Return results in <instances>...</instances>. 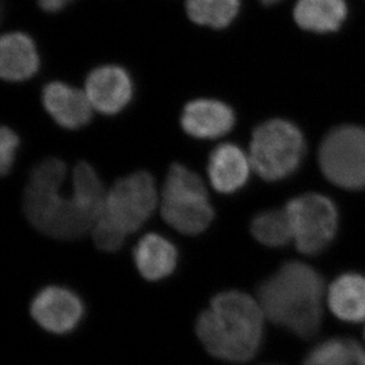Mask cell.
Here are the masks:
<instances>
[{
  "label": "cell",
  "mask_w": 365,
  "mask_h": 365,
  "mask_svg": "<svg viewBox=\"0 0 365 365\" xmlns=\"http://www.w3.org/2000/svg\"><path fill=\"white\" fill-rule=\"evenodd\" d=\"M19 138L12 129L7 127L0 130V173L1 175H7L14 167L19 147Z\"/></svg>",
  "instance_id": "obj_21"
},
{
  "label": "cell",
  "mask_w": 365,
  "mask_h": 365,
  "mask_svg": "<svg viewBox=\"0 0 365 365\" xmlns=\"http://www.w3.org/2000/svg\"><path fill=\"white\" fill-rule=\"evenodd\" d=\"M39 69L35 41L23 32H10L0 41V75L7 82H24Z\"/></svg>",
  "instance_id": "obj_14"
},
{
  "label": "cell",
  "mask_w": 365,
  "mask_h": 365,
  "mask_svg": "<svg viewBox=\"0 0 365 365\" xmlns=\"http://www.w3.org/2000/svg\"><path fill=\"white\" fill-rule=\"evenodd\" d=\"M293 14L304 30L327 34L341 28L348 7L344 0H298Z\"/></svg>",
  "instance_id": "obj_17"
},
{
  "label": "cell",
  "mask_w": 365,
  "mask_h": 365,
  "mask_svg": "<svg viewBox=\"0 0 365 365\" xmlns=\"http://www.w3.org/2000/svg\"><path fill=\"white\" fill-rule=\"evenodd\" d=\"M41 10L48 14H56L69 6L75 0H37Z\"/></svg>",
  "instance_id": "obj_22"
},
{
  "label": "cell",
  "mask_w": 365,
  "mask_h": 365,
  "mask_svg": "<svg viewBox=\"0 0 365 365\" xmlns=\"http://www.w3.org/2000/svg\"><path fill=\"white\" fill-rule=\"evenodd\" d=\"M327 304L336 317L349 323L365 319V278L346 273L334 280L327 292Z\"/></svg>",
  "instance_id": "obj_16"
},
{
  "label": "cell",
  "mask_w": 365,
  "mask_h": 365,
  "mask_svg": "<svg viewBox=\"0 0 365 365\" xmlns=\"http://www.w3.org/2000/svg\"><path fill=\"white\" fill-rule=\"evenodd\" d=\"M251 168L250 156L242 148L233 143H222L210 153L207 174L214 190L232 194L246 185Z\"/></svg>",
  "instance_id": "obj_13"
},
{
  "label": "cell",
  "mask_w": 365,
  "mask_h": 365,
  "mask_svg": "<svg viewBox=\"0 0 365 365\" xmlns=\"http://www.w3.org/2000/svg\"><path fill=\"white\" fill-rule=\"evenodd\" d=\"M45 110L56 123L76 130L91 121L93 108L86 91L62 82L48 83L41 93Z\"/></svg>",
  "instance_id": "obj_11"
},
{
  "label": "cell",
  "mask_w": 365,
  "mask_h": 365,
  "mask_svg": "<svg viewBox=\"0 0 365 365\" xmlns=\"http://www.w3.org/2000/svg\"><path fill=\"white\" fill-rule=\"evenodd\" d=\"M323 298L319 273L299 262H286L258 289L265 317L304 338L314 336L321 327Z\"/></svg>",
  "instance_id": "obj_3"
},
{
  "label": "cell",
  "mask_w": 365,
  "mask_h": 365,
  "mask_svg": "<svg viewBox=\"0 0 365 365\" xmlns=\"http://www.w3.org/2000/svg\"><path fill=\"white\" fill-rule=\"evenodd\" d=\"M31 316L44 330L55 334L75 330L84 316L80 297L62 286H48L32 299Z\"/></svg>",
  "instance_id": "obj_9"
},
{
  "label": "cell",
  "mask_w": 365,
  "mask_h": 365,
  "mask_svg": "<svg viewBox=\"0 0 365 365\" xmlns=\"http://www.w3.org/2000/svg\"><path fill=\"white\" fill-rule=\"evenodd\" d=\"M235 124V115L227 104L210 98L192 101L183 108L181 127L199 140H215L227 135Z\"/></svg>",
  "instance_id": "obj_12"
},
{
  "label": "cell",
  "mask_w": 365,
  "mask_h": 365,
  "mask_svg": "<svg viewBox=\"0 0 365 365\" xmlns=\"http://www.w3.org/2000/svg\"><path fill=\"white\" fill-rule=\"evenodd\" d=\"M84 91L93 110L116 115L130 103L134 84L130 75L121 66H102L88 75Z\"/></svg>",
  "instance_id": "obj_10"
},
{
  "label": "cell",
  "mask_w": 365,
  "mask_h": 365,
  "mask_svg": "<svg viewBox=\"0 0 365 365\" xmlns=\"http://www.w3.org/2000/svg\"><path fill=\"white\" fill-rule=\"evenodd\" d=\"M293 240L304 255H318L334 240L338 213L330 199L321 194H304L285 207Z\"/></svg>",
  "instance_id": "obj_8"
},
{
  "label": "cell",
  "mask_w": 365,
  "mask_h": 365,
  "mask_svg": "<svg viewBox=\"0 0 365 365\" xmlns=\"http://www.w3.org/2000/svg\"><path fill=\"white\" fill-rule=\"evenodd\" d=\"M251 232L260 244L283 247L293 240L292 228L286 210H266L255 215Z\"/></svg>",
  "instance_id": "obj_20"
},
{
  "label": "cell",
  "mask_w": 365,
  "mask_h": 365,
  "mask_svg": "<svg viewBox=\"0 0 365 365\" xmlns=\"http://www.w3.org/2000/svg\"><path fill=\"white\" fill-rule=\"evenodd\" d=\"M159 202L152 174L138 170L122 178L108 190L103 213L91 230L101 251L120 250L128 235L138 231L152 217Z\"/></svg>",
  "instance_id": "obj_4"
},
{
  "label": "cell",
  "mask_w": 365,
  "mask_h": 365,
  "mask_svg": "<svg viewBox=\"0 0 365 365\" xmlns=\"http://www.w3.org/2000/svg\"><path fill=\"white\" fill-rule=\"evenodd\" d=\"M322 172L345 190L365 187V129L341 125L327 135L319 149Z\"/></svg>",
  "instance_id": "obj_7"
},
{
  "label": "cell",
  "mask_w": 365,
  "mask_h": 365,
  "mask_svg": "<svg viewBox=\"0 0 365 365\" xmlns=\"http://www.w3.org/2000/svg\"><path fill=\"white\" fill-rule=\"evenodd\" d=\"M66 165L48 158L32 169L23 208L29 222L43 235L75 240L91 232L103 213L108 190L93 165L81 161L73 170V192L63 195Z\"/></svg>",
  "instance_id": "obj_1"
},
{
  "label": "cell",
  "mask_w": 365,
  "mask_h": 365,
  "mask_svg": "<svg viewBox=\"0 0 365 365\" xmlns=\"http://www.w3.org/2000/svg\"><path fill=\"white\" fill-rule=\"evenodd\" d=\"M240 0H186V12L195 24L227 28L238 16Z\"/></svg>",
  "instance_id": "obj_18"
},
{
  "label": "cell",
  "mask_w": 365,
  "mask_h": 365,
  "mask_svg": "<svg viewBox=\"0 0 365 365\" xmlns=\"http://www.w3.org/2000/svg\"><path fill=\"white\" fill-rule=\"evenodd\" d=\"M265 314L258 300L240 291L221 292L210 300L197 322V337L210 355L245 363L258 352Z\"/></svg>",
  "instance_id": "obj_2"
},
{
  "label": "cell",
  "mask_w": 365,
  "mask_h": 365,
  "mask_svg": "<svg viewBox=\"0 0 365 365\" xmlns=\"http://www.w3.org/2000/svg\"><path fill=\"white\" fill-rule=\"evenodd\" d=\"M305 152L303 135L294 124L272 120L255 128L250 145L252 168L267 181L291 175Z\"/></svg>",
  "instance_id": "obj_6"
},
{
  "label": "cell",
  "mask_w": 365,
  "mask_h": 365,
  "mask_svg": "<svg viewBox=\"0 0 365 365\" xmlns=\"http://www.w3.org/2000/svg\"><path fill=\"white\" fill-rule=\"evenodd\" d=\"M262 4L265 5H274V4L279 3L282 0H260Z\"/></svg>",
  "instance_id": "obj_23"
},
{
  "label": "cell",
  "mask_w": 365,
  "mask_h": 365,
  "mask_svg": "<svg viewBox=\"0 0 365 365\" xmlns=\"http://www.w3.org/2000/svg\"><path fill=\"white\" fill-rule=\"evenodd\" d=\"M160 206L163 220L182 235H200L214 219L213 207L202 179L181 163L170 165Z\"/></svg>",
  "instance_id": "obj_5"
},
{
  "label": "cell",
  "mask_w": 365,
  "mask_h": 365,
  "mask_svg": "<svg viewBox=\"0 0 365 365\" xmlns=\"http://www.w3.org/2000/svg\"><path fill=\"white\" fill-rule=\"evenodd\" d=\"M179 253L173 242L163 235L149 233L134 248V262L138 272L149 282L170 276L178 265Z\"/></svg>",
  "instance_id": "obj_15"
},
{
  "label": "cell",
  "mask_w": 365,
  "mask_h": 365,
  "mask_svg": "<svg viewBox=\"0 0 365 365\" xmlns=\"http://www.w3.org/2000/svg\"><path fill=\"white\" fill-rule=\"evenodd\" d=\"M304 365H365V350L352 339L334 338L317 345Z\"/></svg>",
  "instance_id": "obj_19"
}]
</instances>
